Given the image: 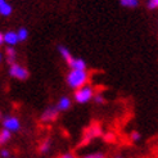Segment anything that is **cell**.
I'll use <instances>...</instances> for the list:
<instances>
[{
	"label": "cell",
	"instance_id": "9",
	"mask_svg": "<svg viewBox=\"0 0 158 158\" xmlns=\"http://www.w3.org/2000/svg\"><path fill=\"white\" fill-rule=\"evenodd\" d=\"M0 13L4 17H8V15L12 14V6L6 0H0Z\"/></svg>",
	"mask_w": 158,
	"mask_h": 158
},
{
	"label": "cell",
	"instance_id": "16",
	"mask_svg": "<svg viewBox=\"0 0 158 158\" xmlns=\"http://www.w3.org/2000/svg\"><path fill=\"white\" fill-rule=\"evenodd\" d=\"M81 158H106V154L102 153V152H97V153H90V154H86Z\"/></svg>",
	"mask_w": 158,
	"mask_h": 158
},
{
	"label": "cell",
	"instance_id": "23",
	"mask_svg": "<svg viewBox=\"0 0 158 158\" xmlns=\"http://www.w3.org/2000/svg\"><path fill=\"white\" fill-rule=\"evenodd\" d=\"M114 158H122V156H116Z\"/></svg>",
	"mask_w": 158,
	"mask_h": 158
},
{
	"label": "cell",
	"instance_id": "12",
	"mask_svg": "<svg viewBox=\"0 0 158 158\" xmlns=\"http://www.w3.org/2000/svg\"><path fill=\"white\" fill-rule=\"evenodd\" d=\"M5 54H6V62L9 63V64L15 63V50L13 46H8L5 49Z\"/></svg>",
	"mask_w": 158,
	"mask_h": 158
},
{
	"label": "cell",
	"instance_id": "21",
	"mask_svg": "<svg viewBox=\"0 0 158 158\" xmlns=\"http://www.w3.org/2000/svg\"><path fill=\"white\" fill-rule=\"evenodd\" d=\"M59 158H76L72 153H64V154H62Z\"/></svg>",
	"mask_w": 158,
	"mask_h": 158
},
{
	"label": "cell",
	"instance_id": "11",
	"mask_svg": "<svg viewBox=\"0 0 158 158\" xmlns=\"http://www.w3.org/2000/svg\"><path fill=\"white\" fill-rule=\"evenodd\" d=\"M12 131L6 130V129H2L0 131V144L2 145H5L6 143H9V140L12 139Z\"/></svg>",
	"mask_w": 158,
	"mask_h": 158
},
{
	"label": "cell",
	"instance_id": "13",
	"mask_svg": "<svg viewBox=\"0 0 158 158\" xmlns=\"http://www.w3.org/2000/svg\"><path fill=\"white\" fill-rule=\"evenodd\" d=\"M50 148H52V143H50V140H44L40 148H39V151H40L41 154H45V153H48L50 151Z\"/></svg>",
	"mask_w": 158,
	"mask_h": 158
},
{
	"label": "cell",
	"instance_id": "19",
	"mask_svg": "<svg viewBox=\"0 0 158 158\" xmlns=\"http://www.w3.org/2000/svg\"><path fill=\"white\" fill-rule=\"evenodd\" d=\"M0 157H2V158H10V152H9V149L3 148L2 151H0Z\"/></svg>",
	"mask_w": 158,
	"mask_h": 158
},
{
	"label": "cell",
	"instance_id": "10",
	"mask_svg": "<svg viewBox=\"0 0 158 158\" xmlns=\"http://www.w3.org/2000/svg\"><path fill=\"white\" fill-rule=\"evenodd\" d=\"M58 52L60 53V55L63 57V59L66 60V63L68 64V63L73 59V57H72V54L69 53V50L66 48V46H63V45H58Z\"/></svg>",
	"mask_w": 158,
	"mask_h": 158
},
{
	"label": "cell",
	"instance_id": "22",
	"mask_svg": "<svg viewBox=\"0 0 158 158\" xmlns=\"http://www.w3.org/2000/svg\"><path fill=\"white\" fill-rule=\"evenodd\" d=\"M0 44H4V34H0Z\"/></svg>",
	"mask_w": 158,
	"mask_h": 158
},
{
	"label": "cell",
	"instance_id": "2",
	"mask_svg": "<svg viewBox=\"0 0 158 158\" xmlns=\"http://www.w3.org/2000/svg\"><path fill=\"white\" fill-rule=\"evenodd\" d=\"M94 97H95L94 89L89 85H85V86H82V88L75 90L73 99L78 104H86V103H89L91 99H94Z\"/></svg>",
	"mask_w": 158,
	"mask_h": 158
},
{
	"label": "cell",
	"instance_id": "17",
	"mask_svg": "<svg viewBox=\"0 0 158 158\" xmlns=\"http://www.w3.org/2000/svg\"><path fill=\"white\" fill-rule=\"evenodd\" d=\"M140 139H141V135H140L139 131H132L130 134V140L134 141V143H136V141H139Z\"/></svg>",
	"mask_w": 158,
	"mask_h": 158
},
{
	"label": "cell",
	"instance_id": "6",
	"mask_svg": "<svg viewBox=\"0 0 158 158\" xmlns=\"http://www.w3.org/2000/svg\"><path fill=\"white\" fill-rule=\"evenodd\" d=\"M18 41H19L18 34L14 32V31H8V32L4 34V43L8 44L9 46H14Z\"/></svg>",
	"mask_w": 158,
	"mask_h": 158
},
{
	"label": "cell",
	"instance_id": "3",
	"mask_svg": "<svg viewBox=\"0 0 158 158\" xmlns=\"http://www.w3.org/2000/svg\"><path fill=\"white\" fill-rule=\"evenodd\" d=\"M2 125H3V129H6L12 132H18L21 130V121H19V118L15 117V116L3 117Z\"/></svg>",
	"mask_w": 158,
	"mask_h": 158
},
{
	"label": "cell",
	"instance_id": "18",
	"mask_svg": "<svg viewBox=\"0 0 158 158\" xmlns=\"http://www.w3.org/2000/svg\"><path fill=\"white\" fill-rule=\"evenodd\" d=\"M94 102H95L97 104H104L106 99H104V97L102 95V94H95V97H94Z\"/></svg>",
	"mask_w": 158,
	"mask_h": 158
},
{
	"label": "cell",
	"instance_id": "15",
	"mask_svg": "<svg viewBox=\"0 0 158 158\" xmlns=\"http://www.w3.org/2000/svg\"><path fill=\"white\" fill-rule=\"evenodd\" d=\"M17 34H18V39H19V41H25L27 36H28V31L25 28V27H22L17 31Z\"/></svg>",
	"mask_w": 158,
	"mask_h": 158
},
{
	"label": "cell",
	"instance_id": "5",
	"mask_svg": "<svg viewBox=\"0 0 158 158\" xmlns=\"http://www.w3.org/2000/svg\"><path fill=\"white\" fill-rule=\"evenodd\" d=\"M58 112H59V110H58L57 107H48V108H46L44 112H43V114H41V117H40L41 122L49 123V122L55 121V120H57V117H58Z\"/></svg>",
	"mask_w": 158,
	"mask_h": 158
},
{
	"label": "cell",
	"instance_id": "8",
	"mask_svg": "<svg viewBox=\"0 0 158 158\" xmlns=\"http://www.w3.org/2000/svg\"><path fill=\"white\" fill-rule=\"evenodd\" d=\"M68 66L71 67V69H80V71H85L86 69V63L84 59L81 58H75L68 63Z\"/></svg>",
	"mask_w": 158,
	"mask_h": 158
},
{
	"label": "cell",
	"instance_id": "20",
	"mask_svg": "<svg viewBox=\"0 0 158 158\" xmlns=\"http://www.w3.org/2000/svg\"><path fill=\"white\" fill-rule=\"evenodd\" d=\"M148 8L149 9H156V8H158V0H149Z\"/></svg>",
	"mask_w": 158,
	"mask_h": 158
},
{
	"label": "cell",
	"instance_id": "7",
	"mask_svg": "<svg viewBox=\"0 0 158 158\" xmlns=\"http://www.w3.org/2000/svg\"><path fill=\"white\" fill-rule=\"evenodd\" d=\"M71 104H72V102H71V99L68 97H62L58 102H57V107L59 112H66V110H68L71 108Z\"/></svg>",
	"mask_w": 158,
	"mask_h": 158
},
{
	"label": "cell",
	"instance_id": "4",
	"mask_svg": "<svg viewBox=\"0 0 158 158\" xmlns=\"http://www.w3.org/2000/svg\"><path fill=\"white\" fill-rule=\"evenodd\" d=\"M9 75L12 77H14V78H18V80H26V78L28 77L27 69L25 67L17 64V63H13V64H10V67H9Z\"/></svg>",
	"mask_w": 158,
	"mask_h": 158
},
{
	"label": "cell",
	"instance_id": "14",
	"mask_svg": "<svg viewBox=\"0 0 158 158\" xmlns=\"http://www.w3.org/2000/svg\"><path fill=\"white\" fill-rule=\"evenodd\" d=\"M120 3H121V5H123L126 8H135L139 4L138 0H120Z\"/></svg>",
	"mask_w": 158,
	"mask_h": 158
},
{
	"label": "cell",
	"instance_id": "1",
	"mask_svg": "<svg viewBox=\"0 0 158 158\" xmlns=\"http://www.w3.org/2000/svg\"><path fill=\"white\" fill-rule=\"evenodd\" d=\"M88 78H89V75L88 72L85 71H80V69H71L69 73L67 75L66 77V81H67V85L69 86L71 89H80L82 86H85L88 84Z\"/></svg>",
	"mask_w": 158,
	"mask_h": 158
}]
</instances>
